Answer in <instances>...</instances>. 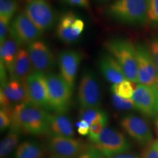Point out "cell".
Segmentation results:
<instances>
[{"label":"cell","instance_id":"cell-14","mask_svg":"<svg viewBox=\"0 0 158 158\" xmlns=\"http://www.w3.org/2000/svg\"><path fill=\"white\" fill-rule=\"evenodd\" d=\"M84 29V22L73 12H68L62 15L56 28L57 37L65 43L75 42Z\"/></svg>","mask_w":158,"mask_h":158},{"label":"cell","instance_id":"cell-11","mask_svg":"<svg viewBox=\"0 0 158 158\" xmlns=\"http://www.w3.org/2000/svg\"><path fill=\"white\" fill-rule=\"evenodd\" d=\"M88 146L81 140L52 134L47 141V147L51 152L63 158H78Z\"/></svg>","mask_w":158,"mask_h":158},{"label":"cell","instance_id":"cell-1","mask_svg":"<svg viewBox=\"0 0 158 158\" xmlns=\"http://www.w3.org/2000/svg\"><path fill=\"white\" fill-rule=\"evenodd\" d=\"M12 124L31 135L50 133L49 114L31 102L16 104L12 109Z\"/></svg>","mask_w":158,"mask_h":158},{"label":"cell","instance_id":"cell-8","mask_svg":"<svg viewBox=\"0 0 158 158\" xmlns=\"http://www.w3.org/2000/svg\"><path fill=\"white\" fill-rule=\"evenodd\" d=\"M43 33L23 12L19 13L12 21L9 31L10 37L20 47L23 45H28L40 40Z\"/></svg>","mask_w":158,"mask_h":158},{"label":"cell","instance_id":"cell-29","mask_svg":"<svg viewBox=\"0 0 158 158\" xmlns=\"http://www.w3.org/2000/svg\"><path fill=\"white\" fill-rule=\"evenodd\" d=\"M108 121H105V120H98L92 123L90 125L89 128V138L90 141L94 139L99 134L102 132V130L104 129L107 125Z\"/></svg>","mask_w":158,"mask_h":158},{"label":"cell","instance_id":"cell-18","mask_svg":"<svg viewBox=\"0 0 158 158\" xmlns=\"http://www.w3.org/2000/svg\"><path fill=\"white\" fill-rule=\"evenodd\" d=\"M2 92L7 100L12 102L19 104L21 102H31L27 94L25 82L20 81L16 79H10L1 86Z\"/></svg>","mask_w":158,"mask_h":158},{"label":"cell","instance_id":"cell-13","mask_svg":"<svg viewBox=\"0 0 158 158\" xmlns=\"http://www.w3.org/2000/svg\"><path fill=\"white\" fill-rule=\"evenodd\" d=\"M27 51L35 71L47 73L55 66V57L44 41L37 40L27 45Z\"/></svg>","mask_w":158,"mask_h":158},{"label":"cell","instance_id":"cell-38","mask_svg":"<svg viewBox=\"0 0 158 158\" xmlns=\"http://www.w3.org/2000/svg\"><path fill=\"white\" fill-rule=\"evenodd\" d=\"M155 127H156V133H157V135L158 136V116L156 119V123H155Z\"/></svg>","mask_w":158,"mask_h":158},{"label":"cell","instance_id":"cell-2","mask_svg":"<svg viewBox=\"0 0 158 158\" xmlns=\"http://www.w3.org/2000/svg\"><path fill=\"white\" fill-rule=\"evenodd\" d=\"M104 47L121 66L126 78L133 83H138L135 45L127 39L113 38L106 40Z\"/></svg>","mask_w":158,"mask_h":158},{"label":"cell","instance_id":"cell-27","mask_svg":"<svg viewBox=\"0 0 158 158\" xmlns=\"http://www.w3.org/2000/svg\"><path fill=\"white\" fill-rule=\"evenodd\" d=\"M112 102H113L114 108L118 110H127L135 108V103L132 98H124L114 93L112 95Z\"/></svg>","mask_w":158,"mask_h":158},{"label":"cell","instance_id":"cell-10","mask_svg":"<svg viewBox=\"0 0 158 158\" xmlns=\"http://www.w3.org/2000/svg\"><path fill=\"white\" fill-rule=\"evenodd\" d=\"M132 100L135 108L143 115L155 117L158 115V89L156 85L139 84L136 86Z\"/></svg>","mask_w":158,"mask_h":158},{"label":"cell","instance_id":"cell-39","mask_svg":"<svg viewBox=\"0 0 158 158\" xmlns=\"http://www.w3.org/2000/svg\"><path fill=\"white\" fill-rule=\"evenodd\" d=\"M49 158H63L62 157H59L58 155H53L51 157H50Z\"/></svg>","mask_w":158,"mask_h":158},{"label":"cell","instance_id":"cell-20","mask_svg":"<svg viewBox=\"0 0 158 158\" xmlns=\"http://www.w3.org/2000/svg\"><path fill=\"white\" fill-rule=\"evenodd\" d=\"M50 134L64 137L73 138L75 132L72 122L64 114H49Z\"/></svg>","mask_w":158,"mask_h":158},{"label":"cell","instance_id":"cell-19","mask_svg":"<svg viewBox=\"0 0 158 158\" xmlns=\"http://www.w3.org/2000/svg\"><path fill=\"white\" fill-rule=\"evenodd\" d=\"M32 69V65L27 49L21 48L15 57L10 77V79H16L20 81L25 82L29 75L31 73Z\"/></svg>","mask_w":158,"mask_h":158},{"label":"cell","instance_id":"cell-7","mask_svg":"<svg viewBox=\"0 0 158 158\" xmlns=\"http://www.w3.org/2000/svg\"><path fill=\"white\" fill-rule=\"evenodd\" d=\"M78 100L81 108L100 107L101 91L95 73L91 70L82 73L78 86Z\"/></svg>","mask_w":158,"mask_h":158},{"label":"cell","instance_id":"cell-36","mask_svg":"<svg viewBox=\"0 0 158 158\" xmlns=\"http://www.w3.org/2000/svg\"><path fill=\"white\" fill-rule=\"evenodd\" d=\"M77 130L78 133L81 135H87L89 133V128L90 126L87 122H86L84 120L80 119L76 123Z\"/></svg>","mask_w":158,"mask_h":158},{"label":"cell","instance_id":"cell-30","mask_svg":"<svg viewBox=\"0 0 158 158\" xmlns=\"http://www.w3.org/2000/svg\"><path fill=\"white\" fill-rule=\"evenodd\" d=\"M148 21L158 25V0H149Z\"/></svg>","mask_w":158,"mask_h":158},{"label":"cell","instance_id":"cell-3","mask_svg":"<svg viewBox=\"0 0 158 158\" xmlns=\"http://www.w3.org/2000/svg\"><path fill=\"white\" fill-rule=\"evenodd\" d=\"M148 7L149 0H115L106 11L118 22L138 25L148 21Z\"/></svg>","mask_w":158,"mask_h":158},{"label":"cell","instance_id":"cell-26","mask_svg":"<svg viewBox=\"0 0 158 158\" xmlns=\"http://www.w3.org/2000/svg\"><path fill=\"white\" fill-rule=\"evenodd\" d=\"M19 9L17 0H0V15L12 19Z\"/></svg>","mask_w":158,"mask_h":158},{"label":"cell","instance_id":"cell-28","mask_svg":"<svg viewBox=\"0 0 158 158\" xmlns=\"http://www.w3.org/2000/svg\"><path fill=\"white\" fill-rule=\"evenodd\" d=\"M12 109L13 108H2L0 110V129L3 131L12 124Z\"/></svg>","mask_w":158,"mask_h":158},{"label":"cell","instance_id":"cell-9","mask_svg":"<svg viewBox=\"0 0 158 158\" xmlns=\"http://www.w3.org/2000/svg\"><path fill=\"white\" fill-rule=\"evenodd\" d=\"M25 84L29 100L46 111L51 110L46 75L34 71L26 79Z\"/></svg>","mask_w":158,"mask_h":158},{"label":"cell","instance_id":"cell-23","mask_svg":"<svg viewBox=\"0 0 158 158\" xmlns=\"http://www.w3.org/2000/svg\"><path fill=\"white\" fill-rule=\"evenodd\" d=\"M21 132L22 130L19 127L14 124H11L9 132L3 138V139L1 141V143H0V157L1 158L7 157L16 147Z\"/></svg>","mask_w":158,"mask_h":158},{"label":"cell","instance_id":"cell-40","mask_svg":"<svg viewBox=\"0 0 158 158\" xmlns=\"http://www.w3.org/2000/svg\"><path fill=\"white\" fill-rule=\"evenodd\" d=\"M101 1H105V0H101Z\"/></svg>","mask_w":158,"mask_h":158},{"label":"cell","instance_id":"cell-5","mask_svg":"<svg viewBox=\"0 0 158 158\" xmlns=\"http://www.w3.org/2000/svg\"><path fill=\"white\" fill-rule=\"evenodd\" d=\"M91 142L106 157L115 154L126 152L130 149V142L123 134L115 129L107 127Z\"/></svg>","mask_w":158,"mask_h":158},{"label":"cell","instance_id":"cell-12","mask_svg":"<svg viewBox=\"0 0 158 158\" xmlns=\"http://www.w3.org/2000/svg\"><path fill=\"white\" fill-rule=\"evenodd\" d=\"M138 63V83L145 85H156L158 73L155 60L149 49L141 43L135 45Z\"/></svg>","mask_w":158,"mask_h":158},{"label":"cell","instance_id":"cell-33","mask_svg":"<svg viewBox=\"0 0 158 158\" xmlns=\"http://www.w3.org/2000/svg\"><path fill=\"white\" fill-rule=\"evenodd\" d=\"M143 158H158V140L149 144L144 151Z\"/></svg>","mask_w":158,"mask_h":158},{"label":"cell","instance_id":"cell-32","mask_svg":"<svg viewBox=\"0 0 158 158\" xmlns=\"http://www.w3.org/2000/svg\"><path fill=\"white\" fill-rule=\"evenodd\" d=\"M78 158H106L103 154L94 146L89 145L88 147L78 156Z\"/></svg>","mask_w":158,"mask_h":158},{"label":"cell","instance_id":"cell-6","mask_svg":"<svg viewBox=\"0 0 158 158\" xmlns=\"http://www.w3.org/2000/svg\"><path fill=\"white\" fill-rule=\"evenodd\" d=\"M23 13L42 32L50 30L54 26L56 15L48 0H29Z\"/></svg>","mask_w":158,"mask_h":158},{"label":"cell","instance_id":"cell-22","mask_svg":"<svg viewBox=\"0 0 158 158\" xmlns=\"http://www.w3.org/2000/svg\"><path fill=\"white\" fill-rule=\"evenodd\" d=\"M44 149L43 146L37 141H23L15 150L14 158H43Z\"/></svg>","mask_w":158,"mask_h":158},{"label":"cell","instance_id":"cell-34","mask_svg":"<svg viewBox=\"0 0 158 158\" xmlns=\"http://www.w3.org/2000/svg\"><path fill=\"white\" fill-rule=\"evenodd\" d=\"M149 51L151 52V54L153 57L154 60H155L158 73V36L154 38L151 42Z\"/></svg>","mask_w":158,"mask_h":158},{"label":"cell","instance_id":"cell-21","mask_svg":"<svg viewBox=\"0 0 158 158\" xmlns=\"http://www.w3.org/2000/svg\"><path fill=\"white\" fill-rule=\"evenodd\" d=\"M19 45L10 37H7L0 46L1 63L5 67L6 70L10 73L13 63L20 50Z\"/></svg>","mask_w":158,"mask_h":158},{"label":"cell","instance_id":"cell-15","mask_svg":"<svg viewBox=\"0 0 158 158\" xmlns=\"http://www.w3.org/2000/svg\"><path fill=\"white\" fill-rule=\"evenodd\" d=\"M120 124L130 137L141 145H148L152 142L151 129L143 118L135 115H127L122 118Z\"/></svg>","mask_w":158,"mask_h":158},{"label":"cell","instance_id":"cell-35","mask_svg":"<svg viewBox=\"0 0 158 158\" xmlns=\"http://www.w3.org/2000/svg\"><path fill=\"white\" fill-rule=\"evenodd\" d=\"M61 1L68 5L76 6L85 9H89L90 7L89 0H61Z\"/></svg>","mask_w":158,"mask_h":158},{"label":"cell","instance_id":"cell-24","mask_svg":"<svg viewBox=\"0 0 158 158\" xmlns=\"http://www.w3.org/2000/svg\"><path fill=\"white\" fill-rule=\"evenodd\" d=\"M79 118L87 122L89 126L93 122L98 120L108 121V114L100 107L81 108L79 111Z\"/></svg>","mask_w":158,"mask_h":158},{"label":"cell","instance_id":"cell-31","mask_svg":"<svg viewBox=\"0 0 158 158\" xmlns=\"http://www.w3.org/2000/svg\"><path fill=\"white\" fill-rule=\"evenodd\" d=\"M10 19L0 15V44H2L7 38V35L10 31Z\"/></svg>","mask_w":158,"mask_h":158},{"label":"cell","instance_id":"cell-4","mask_svg":"<svg viewBox=\"0 0 158 158\" xmlns=\"http://www.w3.org/2000/svg\"><path fill=\"white\" fill-rule=\"evenodd\" d=\"M51 110L65 114L70 106L73 89L60 74H46Z\"/></svg>","mask_w":158,"mask_h":158},{"label":"cell","instance_id":"cell-25","mask_svg":"<svg viewBox=\"0 0 158 158\" xmlns=\"http://www.w3.org/2000/svg\"><path fill=\"white\" fill-rule=\"evenodd\" d=\"M111 91L114 94H118L122 98L130 99L133 95L135 89L133 82L126 79L123 81L112 85Z\"/></svg>","mask_w":158,"mask_h":158},{"label":"cell","instance_id":"cell-16","mask_svg":"<svg viewBox=\"0 0 158 158\" xmlns=\"http://www.w3.org/2000/svg\"><path fill=\"white\" fill-rule=\"evenodd\" d=\"M82 59L81 53L76 50H65L59 54L58 64L60 75L73 89Z\"/></svg>","mask_w":158,"mask_h":158},{"label":"cell","instance_id":"cell-37","mask_svg":"<svg viewBox=\"0 0 158 158\" xmlns=\"http://www.w3.org/2000/svg\"><path fill=\"white\" fill-rule=\"evenodd\" d=\"M106 158H140V157L134 153L122 152V153H118V154H115V155H110L109 157Z\"/></svg>","mask_w":158,"mask_h":158},{"label":"cell","instance_id":"cell-17","mask_svg":"<svg viewBox=\"0 0 158 158\" xmlns=\"http://www.w3.org/2000/svg\"><path fill=\"white\" fill-rule=\"evenodd\" d=\"M98 65L104 78L112 84H118L127 79L117 61L108 52L99 56Z\"/></svg>","mask_w":158,"mask_h":158}]
</instances>
